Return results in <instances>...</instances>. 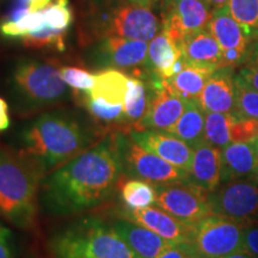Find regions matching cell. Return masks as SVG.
Masks as SVG:
<instances>
[{
  "mask_svg": "<svg viewBox=\"0 0 258 258\" xmlns=\"http://www.w3.org/2000/svg\"><path fill=\"white\" fill-rule=\"evenodd\" d=\"M96 139L91 125L73 112H46L23 132L22 152L37 159L49 172L93 147Z\"/></svg>",
  "mask_w": 258,
  "mask_h": 258,
  "instance_id": "obj_2",
  "label": "cell"
},
{
  "mask_svg": "<svg viewBox=\"0 0 258 258\" xmlns=\"http://www.w3.org/2000/svg\"><path fill=\"white\" fill-rule=\"evenodd\" d=\"M225 258H252V257L250 256L249 252H247L246 250L240 249V250L235 251V252H233V253L228 254V256L225 257Z\"/></svg>",
  "mask_w": 258,
  "mask_h": 258,
  "instance_id": "obj_43",
  "label": "cell"
},
{
  "mask_svg": "<svg viewBox=\"0 0 258 258\" xmlns=\"http://www.w3.org/2000/svg\"><path fill=\"white\" fill-rule=\"evenodd\" d=\"M150 99L146 114L137 131H167L179 120L186 102L172 91L166 80L150 78Z\"/></svg>",
  "mask_w": 258,
  "mask_h": 258,
  "instance_id": "obj_14",
  "label": "cell"
},
{
  "mask_svg": "<svg viewBox=\"0 0 258 258\" xmlns=\"http://www.w3.org/2000/svg\"><path fill=\"white\" fill-rule=\"evenodd\" d=\"M148 44L145 41L106 37L97 41L88 54L91 67L98 70H131L146 62Z\"/></svg>",
  "mask_w": 258,
  "mask_h": 258,
  "instance_id": "obj_11",
  "label": "cell"
},
{
  "mask_svg": "<svg viewBox=\"0 0 258 258\" xmlns=\"http://www.w3.org/2000/svg\"><path fill=\"white\" fill-rule=\"evenodd\" d=\"M232 69L222 67L207 80L199 103L205 112L233 114L235 111V85Z\"/></svg>",
  "mask_w": 258,
  "mask_h": 258,
  "instance_id": "obj_19",
  "label": "cell"
},
{
  "mask_svg": "<svg viewBox=\"0 0 258 258\" xmlns=\"http://www.w3.org/2000/svg\"><path fill=\"white\" fill-rule=\"evenodd\" d=\"M54 258H137L111 222L89 215L64 226L49 240Z\"/></svg>",
  "mask_w": 258,
  "mask_h": 258,
  "instance_id": "obj_4",
  "label": "cell"
},
{
  "mask_svg": "<svg viewBox=\"0 0 258 258\" xmlns=\"http://www.w3.org/2000/svg\"><path fill=\"white\" fill-rule=\"evenodd\" d=\"M123 176L138 178L153 185H165L188 179L189 173L171 165L157 154L145 150L129 133H115Z\"/></svg>",
  "mask_w": 258,
  "mask_h": 258,
  "instance_id": "obj_7",
  "label": "cell"
},
{
  "mask_svg": "<svg viewBox=\"0 0 258 258\" xmlns=\"http://www.w3.org/2000/svg\"><path fill=\"white\" fill-rule=\"evenodd\" d=\"M150 89L148 84L139 78H129L128 91L124 99V117L129 132L137 131L146 114Z\"/></svg>",
  "mask_w": 258,
  "mask_h": 258,
  "instance_id": "obj_26",
  "label": "cell"
},
{
  "mask_svg": "<svg viewBox=\"0 0 258 258\" xmlns=\"http://www.w3.org/2000/svg\"><path fill=\"white\" fill-rule=\"evenodd\" d=\"M0 258H16L14 233L3 222H0Z\"/></svg>",
  "mask_w": 258,
  "mask_h": 258,
  "instance_id": "obj_36",
  "label": "cell"
},
{
  "mask_svg": "<svg viewBox=\"0 0 258 258\" xmlns=\"http://www.w3.org/2000/svg\"><path fill=\"white\" fill-rule=\"evenodd\" d=\"M44 25L56 31H67L72 25L73 12L70 0H54L49 6L42 10Z\"/></svg>",
  "mask_w": 258,
  "mask_h": 258,
  "instance_id": "obj_31",
  "label": "cell"
},
{
  "mask_svg": "<svg viewBox=\"0 0 258 258\" xmlns=\"http://www.w3.org/2000/svg\"><path fill=\"white\" fill-rule=\"evenodd\" d=\"M129 77L117 70H106L96 74L93 88L84 95L89 99L109 105H124Z\"/></svg>",
  "mask_w": 258,
  "mask_h": 258,
  "instance_id": "obj_23",
  "label": "cell"
},
{
  "mask_svg": "<svg viewBox=\"0 0 258 258\" xmlns=\"http://www.w3.org/2000/svg\"><path fill=\"white\" fill-rule=\"evenodd\" d=\"M111 226L137 258H158L175 245L151 230L124 219L112 221Z\"/></svg>",
  "mask_w": 258,
  "mask_h": 258,
  "instance_id": "obj_20",
  "label": "cell"
},
{
  "mask_svg": "<svg viewBox=\"0 0 258 258\" xmlns=\"http://www.w3.org/2000/svg\"><path fill=\"white\" fill-rule=\"evenodd\" d=\"M208 30L218 41L222 51L224 67L240 66L250 53L251 37L232 16L228 5L213 10Z\"/></svg>",
  "mask_w": 258,
  "mask_h": 258,
  "instance_id": "obj_13",
  "label": "cell"
},
{
  "mask_svg": "<svg viewBox=\"0 0 258 258\" xmlns=\"http://www.w3.org/2000/svg\"><path fill=\"white\" fill-rule=\"evenodd\" d=\"M123 177L115 133L44 177L40 205L54 217L93 209L111 198Z\"/></svg>",
  "mask_w": 258,
  "mask_h": 258,
  "instance_id": "obj_1",
  "label": "cell"
},
{
  "mask_svg": "<svg viewBox=\"0 0 258 258\" xmlns=\"http://www.w3.org/2000/svg\"><path fill=\"white\" fill-rule=\"evenodd\" d=\"M118 214L121 219L143 226L175 245L190 244L195 234V226L172 217L157 206L140 209L122 207Z\"/></svg>",
  "mask_w": 258,
  "mask_h": 258,
  "instance_id": "obj_15",
  "label": "cell"
},
{
  "mask_svg": "<svg viewBox=\"0 0 258 258\" xmlns=\"http://www.w3.org/2000/svg\"><path fill=\"white\" fill-rule=\"evenodd\" d=\"M120 183L121 200L123 201L125 207L131 209L147 208L156 203V186L151 183L138 178H131L124 176L122 177Z\"/></svg>",
  "mask_w": 258,
  "mask_h": 258,
  "instance_id": "obj_27",
  "label": "cell"
},
{
  "mask_svg": "<svg viewBox=\"0 0 258 258\" xmlns=\"http://www.w3.org/2000/svg\"><path fill=\"white\" fill-rule=\"evenodd\" d=\"M156 186L154 205L189 225H198L200 221L213 214L209 194L192 180L171 183Z\"/></svg>",
  "mask_w": 258,
  "mask_h": 258,
  "instance_id": "obj_9",
  "label": "cell"
},
{
  "mask_svg": "<svg viewBox=\"0 0 258 258\" xmlns=\"http://www.w3.org/2000/svg\"><path fill=\"white\" fill-rule=\"evenodd\" d=\"M189 176L196 184L208 192H214L222 182V158L220 148L207 141L194 147L191 170Z\"/></svg>",
  "mask_w": 258,
  "mask_h": 258,
  "instance_id": "obj_22",
  "label": "cell"
},
{
  "mask_svg": "<svg viewBox=\"0 0 258 258\" xmlns=\"http://www.w3.org/2000/svg\"><path fill=\"white\" fill-rule=\"evenodd\" d=\"M14 82L23 104L32 110L55 104L69 93L59 67L37 60L18 62L14 71Z\"/></svg>",
  "mask_w": 258,
  "mask_h": 258,
  "instance_id": "obj_6",
  "label": "cell"
},
{
  "mask_svg": "<svg viewBox=\"0 0 258 258\" xmlns=\"http://www.w3.org/2000/svg\"><path fill=\"white\" fill-rule=\"evenodd\" d=\"M163 9L161 30L178 46L186 35L207 29L213 14L205 0H166Z\"/></svg>",
  "mask_w": 258,
  "mask_h": 258,
  "instance_id": "obj_12",
  "label": "cell"
},
{
  "mask_svg": "<svg viewBox=\"0 0 258 258\" xmlns=\"http://www.w3.org/2000/svg\"><path fill=\"white\" fill-rule=\"evenodd\" d=\"M257 183H258V182H257Z\"/></svg>",
  "mask_w": 258,
  "mask_h": 258,
  "instance_id": "obj_46",
  "label": "cell"
},
{
  "mask_svg": "<svg viewBox=\"0 0 258 258\" xmlns=\"http://www.w3.org/2000/svg\"><path fill=\"white\" fill-rule=\"evenodd\" d=\"M205 120L206 112L199 101H188L179 120L165 132L194 148L205 141Z\"/></svg>",
  "mask_w": 258,
  "mask_h": 258,
  "instance_id": "obj_24",
  "label": "cell"
},
{
  "mask_svg": "<svg viewBox=\"0 0 258 258\" xmlns=\"http://www.w3.org/2000/svg\"><path fill=\"white\" fill-rule=\"evenodd\" d=\"M214 72V70L185 63L180 72L166 82L172 91L185 101H199L206 83Z\"/></svg>",
  "mask_w": 258,
  "mask_h": 258,
  "instance_id": "obj_25",
  "label": "cell"
},
{
  "mask_svg": "<svg viewBox=\"0 0 258 258\" xmlns=\"http://www.w3.org/2000/svg\"><path fill=\"white\" fill-rule=\"evenodd\" d=\"M122 2L128 3V4H134L139 6H144V8L153 9L160 0H122Z\"/></svg>",
  "mask_w": 258,
  "mask_h": 258,
  "instance_id": "obj_41",
  "label": "cell"
},
{
  "mask_svg": "<svg viewBox=\"0 0 258 258\" xmlns=\"http://www.w3.org/2000/svg\"><path fill=\"white\" fill-rule=\"evenodd\" d=\"M86 21L89 36L96 41L122 37L151 42L161 29L152 9L122 0H92Z\"/></svg>",
  "mask_w": 258,
  "mask_h": 258,
  "instance_id": "obj_5",
  "label": "cell"
},
{
  "mask_svg": "<svg viewBox=\"0 0 258 258\" xmlns=\"http://www.w3.org/2000/svg\"><path fill=\"white\" fill-rule=\"evenodd\" d=\"M184 64L178 43L167 32L161 30L150 42L144 64L150 78L169 80L180 72Z\"/></svg>",
  "mask_w": 258,
  "mask_h": 258,
  "instance_id": "obj_17",
  "label": "cell"
},
{
  "mask_svg": "<svg viewBox=\"0 0 258 258\" xmlns=\"http://www.w3.org/2000/svg\"><path fill=\"white\" fill-rule=\"evenodd\" d=\"M238 76H240L250 86L258 91V44L250 49L249 55L240 64Z\"/></svg>",
  "mask_w": 258,
  "mask_h": 258,
  "instance_id": "obj_35",
  "label": "cell"
},
{
  "mask_svg": "<svg viewBox=\"0 0 258 258\" xmlns=\"http://www.w3.org/2000/svg\"><path fill=\"white\" fill-rule=\"evenodd\" d=\"M10 125L9 106L4 99L0 98V131H5Z\"/></svg>",
  "mask_w": 258,
  "mask_h": 258,
  "instance_id": "obj_40",
  "label": "cell"
},
{
  "mask_svg": "<svg viewBox=\"0 0 258 258\" xmlns=\"http://www.w3.org/2000/svg\"><path fill=\"white\" fill-rule=\"evenodd\" d=\"M254 141H256V143H257V144H258V139H257V140H254Z\"/></svg>",
  "mask_w": 258,
  "mask_h": 258,
  "instance_id": "obj_44",
  "label": "cell"
},
{
  "mask_svg": "<svg viewBox=\"0 0 258 258\" xmlns=\"http://www.w3.org/2000/svg\"><path fill=\"white\" fill-rule=\"evenodd\" d=\"M51 4V0H15L16 8L27 9L29 12L42 11Z\"/></svg>",
  "mask_w": 258,
  "mask_h": 258,
  "instance_id": "obj_39",
  "label": "cell"
},
{
  "mask_svg": "<svg viewBox=\"0 0 258 258\" xmlns=\"http://www.w3.org/2000/svg\"><path fill=\"white\" fill-rule=\"evenodd\" d=\"M237 114L206 112L205 140L213 146L225 148L232 144V131L237 121Z\"/></svg>",
  "mask_w": 258,
  "mask_h": 258,
  "instance_id": "obj_28",
  "label": "cell"
},
{
  "mask_svg": "<svg viewBox=\"0 0 258 258\" xmlns=\"http://www.w3.org/2000/svg\"><path fill=\"white\" fill-rule=\"evenodd\" d=\"M243 249L246 250L252 258H258V227L247 226L244 230Z\"/></svg>",
  "mask_w": 258,
  "mask_h": 258,
  "instance_id": "obj_37",
  "label": "cell"
},
{
  "mask_svg": "<svg viewBox=\"0 0 258 258\" xmlns=\"http://www.w3.org/2000/svg\"><path fill=\"white\" fill-rule=\"evenodd\" d=\"M64 37L66 31H56L53 29L42 25L41 28L31 31L23 37L24 46L28 48H44L51 47L57 50L64 49Z\"/></svg>",
  "mask_w": 258,
  "mask_h": 258,
  "instance_id": "obj_32",
  "label": "cell"
},
{
  "mask_svg": "<svg viewBox=\"0 0 258 258\" xmlns=\"http://www.w3.org/2000/svg\"><path fill=\"white\" fill-rule=\"evenodd\" d=\"M60 74L67 85L78 91H90L96 82V76L78 67H60Z\"/></svg>",
  "mask_w": 258,
  "mask_h": 258,
  "instance_id": "obj_34",
  "label": "cell"
},
{
  "mask_svg": "<svg viewBox=\"0 0 258 258\" xmlns=\"http://www.w3.org/2000/svg\"><path fill=\"white\" fill-rule=\"evenodd\" d=\"M222 180L251 179L258 182V144L232 143L221 150Z\"/></svg>",
  "mask_w": 258,
  "mask_h": 258,
  "instance_id": "obj_18",
  "label": "cell"
},
{
  "mask_svg": "<svg viewBox=\"0 0 258 258\" xmlns=\"http://www.w3.org/2000/svg\"><path fill=\"white\" fill-rule=\"evenodd\" d=\"M132 139L171 165L190 173L194 156V148L180 139L173 137L165 131L146 129V131H132Z\"/></svg>",
  "mask_w": 258,
  "mask_h": 258,
  "instance_id": "obj_16",
  "label": "cell"
},
{
  "mask_svg": "<svg viewBox=\"0 0 258 258\" xmlns=\"http://www.w3.org/2000/svg\"><path fill=\"white\" fill-rule=\"evenodd\" d=\"M158 258H199L194 253L190 244L173 245Z\"/></svg>",
  "mask_w": 258,
  "mask_h": 258,
  "instance_id": "obj_38",
  "label": "cell"
},
{
  "mask_svg": "<svg viewBox=\"0 0 258 258\" xmlns=\"http://www.w3.org/2000/svg\"><path fill=\"white\" fill-rule=\"evenodd\" d=\"M205 2L207 3L213 10H217L228 5V2H230V0H205Z\"/></svg>",
  "mask_w": 258,
  "mask_h": 258,
  "instance_id": "obj_42",
  "label": "cell"
},
{
  "mask_svg": "<svg viewBox=\"0 0 258 258\" xmlns=\"http://www.w3.org/2000/svg\"><path fill=\"white\" fill-rule=\"evenodd\" d=\"M43 15L42 11L29 12L27 16L17 22L4 21L0 25V32L6 37H21L23 38L43 25Z\"/></svg>",
  "mask_w": 258,
  "mask_h": 258,
  "instance_id": "obj_33",
  "label": "cell"
},
{
  "mask_svg": "<svg viewBox=\"0 0 258 258\" xmlns=\"http://www.w3.org/2000/svg\"><path fill=\"white\" fill-rule=\"evenodd\" d=\"M179 48L186 64L214 71L224 67L221 48L208 28L186 35Z\"/></svg>",
  "mask_w": 258,
  "mask_h": 258,
  "instance_id": "obj_21",
  "label": "cell"
},
{
  "mask_svg": "<svg viewBox=\"0 0 258 258\" xmlns=\"http://www.w3.org/2000/svg\"><path fill=\"white\" fill-rule=\"evenodd\" d=\"M235 111L241 118L258 120V91L240 76H235Z\"/></svg>",
  "mask_w": 258,
  "mask_h": 258,
  "instance_id": "obj_30",
  "label": "cell"
},
{
  "mask_svg": "<svg viewBox=\"0 0 258 258\" xmlns=\"http://www.w3.org/2000/svg\"><path fill=\"white\" fill-rule=\"evenodd\" d=\"M47 170L29 154L0 148V215L16 227L31 228Z\"/></svg>",
  "mask_w": 258,
  "mask_h": 258,
  "instance_id": "obj_3",
  "label": "cell"
},
{
  "mask_svg": "<svg viewBox=\"0 0 258 258\" xmlns=\"http://www.w3.org/2000/svg\"><path fill=\"white\" fill-rule=\"evenodd\" d=\"M209 201L214 214L247 227L258 217V184L251 179L231 180L209 194Z\"/></svg>",
  "mask_w": 258,
  "mask_h": 258,
  "instance_id": "obj_10",
  "label": "cell"
},
{
  "mask_svg": "<svg viewBox=\"0 0 258 258\" xmlns=\"http://www.w3.org/2000/svg\"><path fill=\"white\" fill-rule=\"evenodd\" d=\"M244 230L237 221L213 213L195 225L190 246L199 258H225L243 249Z\"/></svg>",
  "mask_w": 258,
  "mask_h": 258,
  "instance_id": "obj_8",
  "label": "cell"
},
{
  "mask_svg": "<svg viewBox=\"0 0 258 258\" xmlns=\"http://www.w3.org/2000/svg\"><path fill=\"white\" fill-rule=\"evenodd\" d=\"M164 2H166V0H164Z\"/></svg>",
  "mask_w": 258,
  "mask_h": 258,
  "instance_id": "obj_45",
  "label": "cell"
},
{
  "mask_svg": "<svg viewBox=\"0 0 258 258\" xmlns=\"http://www.w3.org/2000/svg\"><path fill=\"white\" fill-rule=\"evenodd\" d=\"M228 8L251 40L258 42V0H230Z\"/></svg>",
  "mask_w": 258,
  "mask_h": 258,
  "instance_id": "obj_29",
  "label": "cell"
}]
</instances>
